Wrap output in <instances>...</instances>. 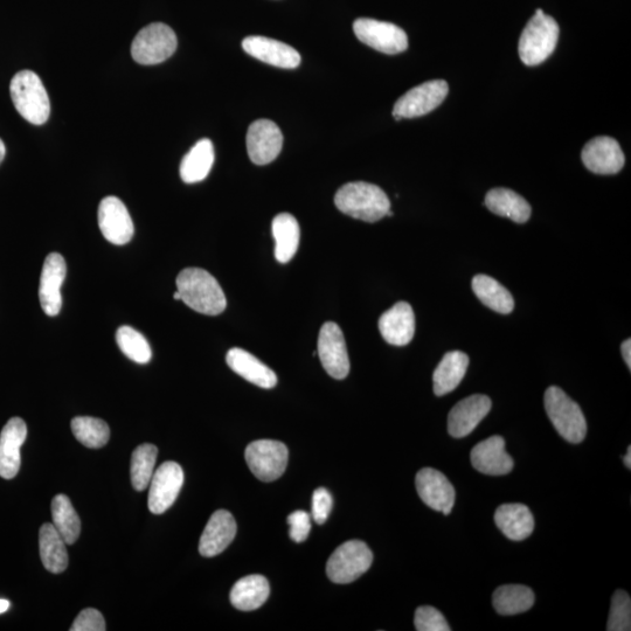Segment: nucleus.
I'll list each match as a JSON object with an SVG mask.
<instances>
[{
    "label": "nucleus",
    "instance_id": "32",
    "mask_svg": "<svg viewBox=\"0 0 631 631\" xmlns=\"http://www.w3.org/2000/svg\"><path fill=\"white\" fill-rule=\"evenodd\" d=\"M492 603L499 615L522 614L535 605V593L523 585H505L496 589Z\"/></svg>",
    "mask_w": 631,
    "mask_h": 631
},
{
    "label": "nucleus",
    "instance_id": "40",
    "mask_svg": "<svg viewBox=\"0 0 631 631\" xmlns=\"http://www.w3.org/2000/svg\"><path fill=\"white\" fill-rule=\"evenodd\" d=\"M106 629L103 615L94 608L82 610L71 628L72 631H104Z\"/></svg>",
    "mask_w": 631,
    "mask_h": 631
},
{
    "label": "nucleus",
    "instance_id": "25",
    "mask_svg": "<svg viewBox=\"0 0 631 631\" xmlns=\"http://www.w3.org/2000/svg\"><path fill=\"white\" fill-rule=\"evenodd\" d=\"M495 523L503 535L513 542H522L535 530V518L524 504H503L495 512Z\"/></svg>",
    "mask_w": 631,
    "mask_h": 631
},
{
    "label": "nucleus",
    "instance_id": "15",
    "mask_svg": "<svg viewBox=\"0 0 631 631\" xmlns=\"http://www.w3.org/2000/svg\"><path fill=\"white\" fill-rule=\"evenodd\" d=\"M582 162L596 175H616L626 163L620 144L612 137L600 136L589 141L582 150Z\"/></svg>",
    "mask_w": 631,
    "mask_h": 631
},
{
    "label": "nucleus",
    "instance_id": "31",
    "mask_svg": "<svg viewBox=\"0 0 631 631\" xmlns=\"http://www.w3.org/2000/svg\"><path fill=\"white\" fill-rule=\"evenodd\" d=\"M272 231L275 240V258L280 263H288L294 258L300 246V225L291 214L281 213L273 220Z\"/></svg>",
    "mask_w": 631,
    "mask_h": 631
},
{
    "label": "nucleus",
    "instance_id": "46",
    "mask_svg": "<svg viewBox=\"0 0 631 631\" xmlns=\"http://www.w3.org/2000/svg\"><path fill=\"white\" fill-rule=\"evenodd\" d=\"M5 154H6L5 144L2 140H0V164H2V162L4 161Z\"/></svg>",
    "mask_w": 631,
    "mask_h": 631
},
{
    "label": "nucleus",
    "instance_id": "47",
    "mask_svg": "<svg viewBox=\"0 0 631 631\" xmlns=\"http://www.w3.org/2000/svg\"><path fill=\"white\" fill-rule=\"evenodd\" d=\"M173 298H175L176 301H182V297H180L178 291H176L175 295H173Z\"/></svg>",
    "mask_w": 631,
    "mask_h": 631
},
{
    "label": "nucleus",
    "instance_id": "26",
    "mask_svg": "<svg viewBox=\"0 0 631 631\" xmlns=\"http://www.w3.org/2000/svg\"><path fill=\"white\" fill-rule=\"evenodd\" d=\"M469 357L461 351L446 353L434 372V393L438 397L453 392L466 376Z\"/></svg>",
    "mask_w": 631,
    "mask_h": 631
},
{
    "label": "nucleus",
    "instance_id": "7",
    "mask_svg": "<svg viewBox=\"0 0 631 631\" xmlns=\"http://www.w3.org/2000/svg\"><path fill=\"white\" fill-rule=\"evenodd\" d=\"M373 553L360 540H350L332 553L327 565L329 579L335 584H351L370 570Z\"/></svg>",
    "mask_w": 631,
    "mask_h": 631
},
{
    "label": "nucleus",
    "instance_id": "5",
    "mask_svg": "<svg viewBox=\"0 0 631 631\" xmlns=\"http://www.w3.org/2000/svg\"><path fill=\"white\" fill-rule=\"evenodd\" d=\"M545 409L560 436L571 443H580L587 434V422L577 402L557 386L547 388Z\"/></svg>",
    "mask_w": 631,
    "mask_h": 631
},
{
    "label": "nucleus",
    "instance_id": "3",
    "mask_svg": "<svg viewBox=\"0 0 631 631\" xmlns=\"http://www.w3.org/2000/svg\"><path fill=\"white\" fill-rule=\"evenodd\" d=\"M560 29L556 19L538 9L519 40V57L526 66H538L556 50Z\"/></svg>",
    "mask_w": 631,
    "mask_h": 631
},
{
    "label": "nucleus",
    "instance_id": "29",
    "mask_svg": "<svg viewBox=\"0 0 631 631\" xmlns=\"http://www.w3.org/2000/svg\"><path fill=\"white\" fill-rule=\"evenodd\" d=\"M65 540L54 528L53 524L46 523L40 528L39 549L40 558L48 572L59 574L68 567V552Z\"/></svg>",
    "mask_w": 631,
    "mask_h": 631
},
{
    "label": "nucleus",
    "instance_id": "16",
    "mask_svg": "<svg viewBox=\"0 0 631 631\" xmlns=\"http://www.w3.org/2000/svg\"><path fill=\"white\" fill-rule=\"evenodd\" d=\"M416 490L429 508L448 516L455 504L456 492L448 478L433 468H425L416 475Z\"/></svg>",
    "mask_w": 631,
    "mask_h": 631
},
{
    "label": "nucleus",
    "instance_id": "1",
    "mask_svg": "<svg viewBox=\"0 0 631 631\" xmlns=\"http://www.w3.org/2000/svg\"><path fill=\"white\" fill-rule=\"evenodd\" d=\"M176 283L182 301L192 310L207 316H218L225 311L224 290L205 269L186 268L179 273Z\"/></svg>",
    "mask_w": 631,
    "mask_h": 631
},
{
    "label": "nucleus",
    "instance_id": "13",
    "mask_svg": "<svg viewBox=\"0 0 631 631\" xmlns=\"http://www.w3.org/2000/svg\"><path fill=\"white\" fill-rule=\"evenodd\" d=\"M99 226L104 239L110 244L123 246L134 237L135 227L128 208L117 197H107L99 206Z\"/></svg>",
    "mask_w": 631,
    "mask_h": 631
},
{
    "label": "nucleus",
    "instance_id": "20",
    "mask_svg": "<svg viewBox=\"0 0 631 631\" xmlns=\"http://www.w3.org/2000/svg\"><path fill=\"white\" fill-rule=\"evenodd\" d=\"M470 457L473 467L489 476L508 475L515 466L512 457L506 453L505 440L498 435L478 443Z\"/></svg>",
    "mask_w": 631,
    "mask_h": 631
},
{
    "label": "nucleus",
    "instance_id": "37",
    "mask_svg": "<svg viewBox=\"0 0 631 631\" xmlns=\"http://www.w3.org/2000/svg\"><path fill=\"white\" fill-rule=\"evenodd\" d=\"M116 342L119 348L130 360L137 364H148L152 357V350L145 337L134 328L123 325L116 332Z\"/></svg>",
    "mask_w": 631,
    "mask_h": 631
},
{
    "label": "nucleus",
    "instance_id": "27",
    "mask_svg": "<svg viewBox=\"0 0 631 631\" xmlns=\"http://www.w3.org/2000/svg\"><path fill=\"white\" fill-rule=\"evenodd\" d=\"M485 205L499 217L525 224L531 217V206L522 196L509 189H494L485 197Z\"/></svg>",
    "mask_w": 631,
    "mask_h": 631
},
{
    "label": "nucleus",
    "instance_id": "10",
    "mask_svg": "<svg viewBox=\"0 0 631 631\" xmlns=\"http://www.w3.org/2000/svg\"><path fill=\"white\" fill-rule=\"evenodd\" d=\"M353 31L363 44L381 53L399 54L408 48L406 32L392 23L360 18L353 23Z\"/></svg>",
    "mask_w": 631,
    "mask_h": 631
},
{
    "label": "nucleus",
    "instance_id": "21",
    "mask_svg": "<svg viewBox=\"0 0 631 631\" xmlns=\"http://www.w3.org/2000/svg\"><path fill=\"white\" fill-rule=\"evenodd\" d=\"M242 48L251 57L275 67L294 69L301 64V55L295 48L274 39L248 37L242 41Z\"/></svg>",
    "mask_w": 631,
    "mask_h": 631
},
{
    "label": "nucleus",
    "instance_id": "23",
    "mask_svg": "<svg viewBox=\"0 0 631 631\" xmlns=\"http://www.w3.org/2000/svg\"><path fill=\"white\" fill-rule=\"evenodd\" d=\"M381 336L388 344L405 346L415 334V316L411 304L399 302L384 312L379 320Z\"/></svg>",
    "mask_w": 631,
    "mask_h": 631
},
{
    "label": "nucleus",
    "instance_id": "28",
    "mask_svg": "<svg viewBox=\"0 0 631 631\" xmlns=\"http://www.w3.org/2000/svg\"><path fill=\"white\" fill-rule=\"evenodd\" d=\"M269 582L262 575L254 574L237 581L231 591L232 605L242 610L251 612L265 605L269 598Z\"/></svg>",
    "mask_w": 631,
    "mask_h": 631
},
{
    "label": "nucleus",
    "instance_id": "17",
    "mask_svg": "<svg viewBox=\"0 0 631 631\" xmlns=\"http://www.w3.org/2000/svg\"><path fill=\"white\" fill-rule=\"evenodd\" d=\"M67 274V265L59 253L47 256L40 277L39 300L47 316H57L62 308L61 287Z\"/></svg>",
    "mask_w": 631,
    "mask_h": 631
},
{
    "label": "nucleus",
    "instance_id": "24",
    "mask_svg": "<svg viewBox=\"0 0 631 631\" xmlns=\"http://www.w3.org/2000/svg\"><path fill=\"white\" fill-rule=\"evenodd\" d=\"M227 365L231 370L249 383L270 390L277 384V376L272 369L244 349L234 348L228 351Z\"/></svg>",
    "mask_w": 631,
    "mask_h": 631
},
{
    "label": "nucleus",
    "instance_id": "44",
    "mask_svg": "<svg viewBox=\"0 0 631 631\" xmlns=\"http://www.w3.org/2000/svg\"><path fill=\"white\" fill-rule=\"evenodd\" d=\"M10 608V602L5 599H0V614L8 612Z\"/></svg>",
    "mask_w": 631,
    "mask_h": 631
},
{
    "label": "nucleus",
    "instance_id": "18",
    "mask_svg": "<svg viewBox=\"0 0 631 631\" xmlns=\"http://www.w3.org/2000/svg\"><path fill=\"white\" fill-rule=\"evenodd\" d=\"M487 395L474 394L456 404L448 415V432L455 439L466 438L490 412Z\"/></svg>",
    "mask_w": 631,
    "mask_h": 631
},
{
    "label": "nucleus",
    "instance_id": "36",
    "mask_svg": "<svg viewBox=\"0 0 631 631\" xmlns=\"http://www.w3.org/2000/svg\"><path fill=\"white\" fill-rule=\"evenodd\" d=\"M72 432L83 446L99 449L110 439L109 426L101 419L92 416H78L72 420Z\"/></svg>",
    "mask_w": 631,
    "mask_h": 631
},
{
    "label": "nucleus",
    "instance_id": "30",
    "mask_svg": "<svg viewBox=\"0 0 631 631\" xmlns=\"http://www.w3.org/2000/svg\"><path fill=\"white\" fill-rule=\"evenodd\" d=\"M214 163V147L211 140L204 138L193 145L180 164V177L186 184L203 182Z\"/></svg>",
    "mask_w": 631,
    "mask_h": 631
},
{
    "label": "nucleus",
    "instance_id": "4",
    "mask_svg": "<svg viewBox=\"0 0 631 631\" xmlns=\"http://www.w3.org/2000/svg\"><path fill=\"white\" fill-rule=\"evenodd\" d=\"M12 102L17 112L27 122L41 126L51 114L50 97L43 81L32 71H22L13 76L10 86Z\"/></svg>",
    "mask_w": 631,
    "mask_h": 631
},
{
    "label": "nucleus",
    "instance_id": "45",
    "mask_svg": "<svg viewBox=\"0 0 631 631\" xmlns=\"http://www.w3.org/2000/svg\"><path fill=\"white\" fill-rule=\"evenodd\" d=\"M624 464L629 470L631 469V447L628 448L627 455L624 456Z\"/></svg>",
    "mask_w": 631,
    "mask_h": 631
},
{
    "label": "nucleus",
    "instance_id": "33",
    "mask_svg": "<svg viewBox=\"0 0 631 631\" xmlns=\"http://www.w3.org/2000/svg\"><path fill=\"white\" fill-rule=\"evenodd\" d=\"M473 290L478 300L498 314H511L515 308V301L510 291L490 276L476 275L473 280Z\"/></svg>",
    "mask_w": 631,
    "mask_h": 631
},
{
    "label": "nucleus",
    "instance_id": "43",
    "mask_svg": "<svg viewBox=\"0 0 631 631\" xmlns=\"http://www.w3.org/2000/svg\"><path fill=\"white\" fill-rule=\"evenodd\" d=\"M621 351H622V356L624 359V362H626L627 366L629 367V369H631V341L630 339H627V341H624L622 346H621Z\"/></svg>",
    "mask_w": 631,
    "mask_h": 631
},
{
    "label": "nucleus",
    "instance_id": "8",
    "mask_svg": "<svg viewBox=\"0 0 631 631\" xmlns=\"http://www.w3.org/2000/svg\"><path fill=\"white\" fill-rule=\"evenodd\" d=\"M245 457L249 469L258 480L274 482L286 471L289 452L280 441L258 440L247 447Z\"/></svg>",
    "mask_w": 631,
    "mask_h": 631
},
{
    "label": "nucleus",
    "instance_id": "41",
    "mask_svg": "<svg viewBox=\"0 0 631 631\" xmlns=\"http://www.w3.org/2000/svg\"><path fill=\"white\" fill-rule=\"evenodd\" d=\"M332 496L330 492L325 488L317 489L312 496V517H314L317 524H324L327 522L330 512L332 510Z\"/></svg>",
    "mask_w": 631,
    "mask_h": 631
},
{
    "label": "nucleus",
    "instance_id": "35",
    "mask_svg": "<svg viewBox=\"0 0 631 631\" xmlns=\"http://www.w3.org/2000/svg\"><path fill=\"white\" fill-rule=\"evenodd\" d=\"M158 449L150 443H144L134 450L131 456V483L137 491H143L149 487L152 476L155 473Z\"/></svg>",
    "mask_w": 631,
    "mask_h": 631
},
{
    "label": "nucleus",
    "instance_id": "42",
    "mask_svg": "<svg viewBox=\"0 0 631 631\" xmlns=\"http://www.w3.org/2000/svg\"><path fill=\"white\" fill-rule=\"evenodd\" d=\"M290 525L289 535L295 543H303L307 540L311 530V522L309 513L305 511H295L288 517Z\"/></svg>",
    "mask_w": 631,
    "mask_h": 631
},
{
    "label": "nucleus",
    "instance_id": "9",
    "mask_svg": "<svg viewBox=\"0 0 631 631\" xmlns=\"http://www.w3.org/2000/svg\"><path fill=\"white\" fill-rule=\"evenodd\" d=\"M449 93V86L445 80H432L414 87L402 95L394 104L393 117L395 120L415 119L425 116L445 101Z\"/></svg>",
    "mask_w": 631,
    "mask_h": 631
},
{
    "label": "nucleus",
    "instance_id": "6",
    "mask_svg": "<svg viewBox=\"0 0 631 631\" xmlns=\"http://www.w3.org/2000/svg\"><path fill=\"white\" fill-rule=\"evenodd\" d=\"M177 46L175 31L163 23H154L138 32L131 45V55L138 64L158 65L172 57Z\"/></svg>",
    "mask_w": 631,
    "mask_h": 631
},
{
    "label": "nucleus",
    "instance_id": "2",
    "mask_svg": "<svg viewBox=\"0 0 631 631\" xmlns=\"http://www.w3.org/2000/svg\"><path fill=\"white\" fill-rule=\"evenodd\" d=\"M335 204L346 216L366 223H377L391 211L387 194L379 186L365 182L342 186L336 193Z\"/></svg>",
    "mask_w": 631,
    "mask_h": 631
},
{
    "label": "nucleus",
    "instance_id": "39",
    "mask_svg": "<svg viewBox=\"0 0 631 631\" xmlns=\"http://www.w3.org/2000/svg\"><path fill=\"white\" fill-rule=\"evenodd\" d=\"M415 629L418 631H450L445 616L438 609L424 606L416 609L414 617Z\"/></svg>",
    "mask_w": 631,
    "mask_h": 631
},
{
    "label": "nucleus",
    "instance_id": "22",
    "mask_svg": "<svg viewBox=\"0 0 631 631\" xmlns=\"http://www.w3.org/2000/svg\"><path fill=\"white\" fill-rule=\"evenodd\" d=\"M237 522L231 512H214L201 535L199 552L205 558H212L223 553L237 535Z\"/></svg>",
    "mask_w": 631,
    "mask_h": 631
},
{
    "label": "nucleus",
    "instance_id": "19",
    "mask_svg": "<svg viewBox=\"0 0 631 631\" xmlns=\"http://www.w3.org/2000/svg\"><path fill=\"white\" fill-rule=\"evenodd\" d=\"M27 438V426L20 418L9 420L0 433V477L12 480L22 466V449Z\"/></svg>",
    "mask_w": 631,
    "mask_h": 631
},
{
    "label": "nucleus",
    "instance_id": "11",
    "mask_svg": "<svg viewBox=\"0 0 631 631\" xmlns=\"http://www.w3.org/2000/svg\"><path fill=\"white\" fill-rule=\"evenodd\" d=\"M184 471L176 462H165L152 476L149 487V510L162 515L169 510L182 490Z\"/></svg>",
    "mask_w": 631,
    "mask_h": 631
},
{
    "label": "nucleus",
    "instance_id": "14",
    "mask_svg": "<svg viewBox=\"0 0 631 631\" xmlns=\"http://www.w3.org/2000/svg\"><path fill=\"white\" fill-rule=\"evenodd\" d=\"M283 147L282 131L269 120H258L251 124L247 133V150L256 165H267L279 157Z\"/></svg>",
    "mask_w": 631,
    "mask_h": 631
},
{
    "label": "nucleus",
    "instance_id": "12",
    "mask_svg": "<svg viewBox=\"0 0 631 631\" xmlns=\"http://www.w3.org/2000/svg\"><path fill=\"white\" fill-rule=\"evenodd\" d=\"M318 356L324 370L337 380L348 377L350 359L343 331L336 323H325L318 336Z\"/></svg>",
    "mask_w": 631,
    "mask_h": 631
},
{
    "label": "nucleus",
    "instance_id": "38",
    "mask_svg": "<svg viewBox=\"0 0 631 631\" xmlns=\"http://www.w3.org/2000/svg\"><path fill=\"white\" fill-rule=\"evenodd\" d=\"M631 629V600L627 592L616 591L610 606L608 631H629Z\"/></svg>",
    "mask_w": 631,
    "mask_h": 631
},
{
    "label": "nucleus",
    "instance_id": "34",
    "mask_svg": "<svg viewBox=\"0 0 631 631\" xmlns=\"http://www.w3.org/2000/svg\"><path fill=\"white\" fill-rule=\"evenodd\" d=\"M51 510L54 528L57 529L67 545L75 544L80 537L81 520L71 499L66 495L55 496Z\"/></svg>",
    "mask_w": 631,
    "mask_h": 631
}]
</instances>
